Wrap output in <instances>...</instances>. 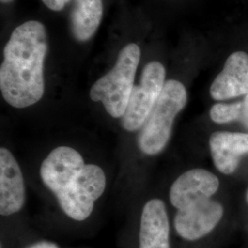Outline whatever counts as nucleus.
<instances>
[{
	"instance_id": "18",
	"label": "nucleus",
	"mask_w": 248,
	"mask_h": 248,
	"mask_svg": "<svg viewBox=\"0 0 248 248\" xmlns=\"http://www.w3.org/2000/svg\"><path fill=\"white\" fill-rule=\"evenodd\" d=\"M0 1H1V3L7 4V3H10V2H12V1H14V0H0Z\"/></svg>"
},
{
	"instance_id": "16",
	"label": "nucleus",
	"mask_w": 248,
	"mask_h": 248,
	"mask_svg": "<svg viewBox=\"0 0 248 248\" xmlns=\"http://www.w3.org/2000/svg\"><path fill=\"white\" fill-rule=\"evenodd\" d=\"M42 1L48 9L53 11H60L71 0H42Z\"/></svg>"
},
{
	"instance_id": "14",
	"label": "nucleus",
	"mask_w": 248,
	"mask_h": 248,
	"mask_svg": "<svg viewBox=\"0 0 248 248\" xmlns=\"http://www.w3.org/2000/svg\"><path fill=\"white\" fill-rule=\"evenodd\" d=\"M239 101L230 103H216L210 110V117L215 124H224L237 122Z\"/></svg>"
},
{
	"instance_id": "13",
	"label": "nucleus",
	"mask_w": 248,
	"mask_h": 248,
	"mask_svg": "<svg viewBox=\"0 0 248 248\" xmlns=\"http://www.w3.org/2000/svg\"><path fill=\"white\" fill-rule=\"evenodd\" d=\"M102 16V0H75L70 15L74 38L81 43L90 40L100 25Z\"/></svg>"
},
{
	"instance_id": "4",
	"label": "nucleus",
	"mask_w": 248,
	"mask_h": 248,
	"mask_svg": "<svg viewBox=\"0 0 248 248\" xmlns=\"http://www.w3.org/2000/svg\"><path fill=\"white\" fill-rule=\"evenodd\" d=\"M106 176L101 168L88 164L68 186L56 196L63 213L75 221H85L93 212L95 202L103 194Z\"/></svg>"
},
{
	"instance_id": "11",
	"label": "nucleus",
	"mask_w": 248,
	"mask_h": 248,
	"mask_svg": "<svg viewBox=\"0 0 248 248\" xmlns=\"http://www.w3.org/2000/svg\"><path fill=\"white\" fill-rule=\"evenodd\" d=\"M209 144L216 169L230 175L237 169L240 158L248 154V134L216 132L212 134Z\"/></svg>"
},
{
	"instance_id": "7",
	"label": "nucleus",
	"mask_w": 248,
	"mask_h": 248,
	"mask_svg": "<svg viewBox=\"0 0 248 248\" xmlns=\"http://www.w3.org/2000/svg\"><path fill=\"white\" fill-rule=\"evenodd\" d=\"M222 205L212 200L192 204L177 211L175 217V228L183 239H201L215 228L222 219Z\"/></svg>"
},
{
	"instance_id": "12",
	"label": "nucleus",
	"mask_w": 248,
	"mask_h": 248,
	"mask_svg": "<svg viewBox=\"0 0 248 248\" xmlns=\"http://www.w3.org/2000/svg\"><path fill=\"white\" fill-rule=\"evenodd\" d=\"M169 230L165 203L158 199L151 200L142 209L140 248H170Z\"/></svg>"
},
{
	"instance_id": "19",
	"label": "nucleus",
	"mask_w": 248,
	"mask_h": 248,
	"mask_svg": "<svg viewBox=\"0 0 248 248\" xmlns=\"http://www.w3.org/2000/svg\"><path fill=\"white\" fill-rule=\"evenodd\" d=\"M247 200H248V193H247Z\"/></svg>"
},
{
	"instance_id": "5",
	"label": "nucleus",
	"mask_w": 248,
	"mask_h": 248,
	"mask_svg": "<svg viewBox=\"0 0 248 248\" xmlns=\"http://www.w3.org/2000/svg\"><path fill=\"white\" fill-rule=\"evenodd\" d=\"M165 66L157 61L148 62L139 85L133 87L122 119V126L128 132L140 130L155 105L166 84Z\"/></svg>"
},
{
	"instance_id": "17",
	"label": "nucleus",
	"mask_w": 248,
	"mask_h": 248,
	"mask_svg": "<svg viewBox=\"0 0 248 248\" xmlns=\"http://www.w3.org/2000/svg\"><path fill=\"white\" fill-rule=\"evenodd\" d=\"M28 248H59L54 243L51 242H39Z\"/></svg>"
},
{
	"instance_id": "8",
	"label": "nucleus",
	"mask_w": 248,
	"mask_h": 248,
	"mask_svg": "<svg viewBox=\"0 0 248 248\" xmlns=\"http://www.w3.org/2000/svg\"><path fill=\"white\" fill-rule=\"evenodd\" d=\"M219 179L206 169H191L177 177L170 188V202L177 210L210 200L219 188Z\"/></svg>"
},
{
	"instance_id": "2",
	"label": "nucleus",
	"mask_w": 248,
	"mask_h": 248,
	"mask_svg": "<svg viewBox=\"0 0 248 248\" xmlns=\"http://www.w3.org/2000/svg\"><path fill=\"white\" fill-rule=\"evenodd\" d=\"M141 59V49L136 44L124 46L118 55L115 65L105 76L97 80L89 96L95 102H101L107 112L116 119L126 110L134 78Z\"/></svg>"
},
{
	"instance_id": "10",
	"label": "nucleus",
	"mask_w": 248,
	"mask_h": 248,
	"mask_svg": "<svg viewBox=\"0 0 248 248\" xmlns=\"http://www.w3.org/2000/svg\"><path fill=\"white\" fill-rule=\"evenodd\" d=\"M25 202V184L21 169L10 151L0 149V214L18 213Z\"/></svg>"
},
{
	"instance_id": "1",
	"label": "nucleus",
	"mask_w": 248,
	"mask_h": 248,
	"mask_svg": "<svg viewBox=\"0 0 248 248\" xmlns=\"http://www.w3.org/2000/svg\"><path fill=\"white\" fill-rule=\"evenodd\" d=\"M47 52V32L42 22L29 20L12 31L0 66V90L10 106L24 108L42 99Z\"/></svg>"
},
{
	"instance_id": "9",
	"label": "nucleus",
	"mask_w": 248,
	"mask_h": 248,
	"mask_svg": "<svg viewBox=\"0 0 248 248\" xmlns=\"http://www.w3.org/2000/svg\"><path fill=\"white\" fill-rule=\"evenodd\" d=\"M210 94L214 100L223 101L248 94V53L243 50L231 53L222 71L213 80Z\"/></svg>"
},
{
	"instance_id": "6",
	"label": "nucleus",
	"mask_w": 248,
	"mask_h": 248,
	"mask_svg": "<svg viewBox=\"0 0 248 248\" xmlns=\"http://www.w3.org/2000/svg\"><path fill=\"white\" fill-rule=\"evenodd\" d=\"M82 155L69 146L54 148L42 163L40 175L46 187L56 196L62 193L85 167Z\"/></svg>"
},
{
	"instance_id": "3",
	"label": "nucleus",
	"mask_w": 248,
	"mask_h": 248,
	"mask_svg": "<svg viewBox=\"0 0 248 248\" xmlns=\"http://www.w3.org/2000/svg\"><path fill=\"white\" fill-rule=\"evenodd\" d=\"M186 101L185 86L177 80H168L141 128L138 145L143 154L155 155L165 149L170 139L175 119L185 108Z\"/></svg>"
},
{
	"instance_id": "15",
	"label": "nucleus",
	"mask_w": 248,
	"mask_h": 248,
	"mask_svg": "<svg viewBox=\"0 0 248 248\" xmlns=\"http://www.w3.org/2000/svg\"><path fill=\"white\" fill-rule=\"evenodd\" d=\"M248 129V94L239 101V114L238 121Z\"/></svg>"
}]
</instances>
